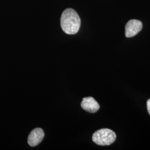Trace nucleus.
<instances>
[{
  "mask_svg": "<svg viewBox=\"0 0 150 150\" xmlns=\"http://www.w3.org/2000/svg\"><path fill=\"white\" fill-rule=\"evenodd\" d=\"M147 108L148 112L150 115V99H149L147 101Z\"/></svg>",
  "mask_w": 150,
  "mask_h": 150,
  "instance_id": "obj_6",
  "label": "nucleus"
},
{
  "mask_svg": "<svg viewBox=\"0 0 150 150\" xmlns=\"http://www.w3.org/2000/svg\"><path fill=\"white\" fill-rule=\"evenodd\" d=\"M82 109L90 113H95L100 109L98 102L92 97H87L83 98L81 103Z\"/></svg>",
  "mask_w": 150,
  "mask_h": 150,
  "instance_id": "obj_5",
  "label": "nucleus"
},
{
  "mask_svg": "<svg viewBox=\"0 0 150 150\" xmlns=\"http://www.w3.org/2000/svg\"><path fill=\"white\" fill-rule=\"evenodd\" d=\"M61 26L64 32L69 35H75L80 30L81 19L75 10L67 8L61 17Z\"/></svg>",
  "mask_w": 150,
  "mask_h": 150,
  "instance_id": "obj_1",
  "label": "nucleus"
},
{
  "mask_svg": "<svg viewBox=\"0 0 150 150\" xmlns=\"http://www.w3.org/2000/svg\"><path fill=\"white\" fill-rule=\"evenodd\" d=\"M45 133L41 128H36L33 129L28 137V144L31 147H35L40 144L43 140Z\"/></svg>",
  "mask_w": 150,
  "mask_h": 150,
  "instance_id": "obj_4",
  "label": "nucleus"
},
{
  "mask_svg": "<svg viewBox=\"0 0 150 150\" xmlns=\"http://www.w3.org/2000/svg\"><path fill=\"white\" fill-rule=\"evenodd\" d=\"M116 139V134L110 129H102L96 131L92 136V141L96 145H111Z\"/></svg>",
  "mask_w": 150,
  "mask_h": 150,
  "instance_id": "obj_2",
  "label": "nucleus"
},
{
  "mask_svg": "<svg viewBox=\"0 0 150 150\" xmlns=\"http://www.w3.org/2000/svg\"><path fill=\"white\" fill-rule=\"evenodd\" d=\"M142 29V23L137 20H129L125 26V36L132 38L136 35Z\"/></svg>",
  "mask_w": 150,
  "mask_h": 150,
  "instance_id": "obj_3",
  "label": "nucleus"
}]
</instances>
